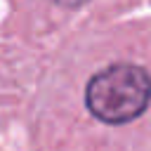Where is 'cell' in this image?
I'll list each match as a JSON object with an SVG mask.
<instances>
[{
	"instance_id": "6da1fadb",
	"label": "cell",
	"mask_w": 151,
	"mask_h": 151,
	"mask_svg": "<svg viewBox=\"0 0 151 151\" xmlns=\"http://www.w3.org/2000/svg\"><path fill=\"white\" fill-rule=\"evenodd\" d=\"M151 101V76L137 64H113L94 73L85 87L87 111L106 123L123 125L139 118Z\"/></svg>"
}]
</instances>
